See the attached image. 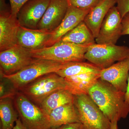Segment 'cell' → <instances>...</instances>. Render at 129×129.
<instances>
[{
    "mask_svg": "<svg viewBox=\"0 0 129 129\" xmlns=\"http://www.w3.org/2000/svg\"><path fill=\"white\" fill-rule=\"evenodd\" d=\"M88 95L111 122L127 117L129 104L125 92L119 91L101 79L90 89Z\"/></svg>",
    "mask_w": 129,
    "mask_h": 129,
    "instance_id": "obj_1",
    "label": "cell"
},
{
    "mask_svg": "<svg viewBox=\"0 0 129 129\" xmlns=\"http://www.w3.org/2000/svg\"><path fill=\"white\" fill-rule=\"evenodd\" d=\"M89 47L60 41L50 46L31 50V53L36 59L52 60L62 63L84 62Z\"/></svg>",
    "mask_w": 129,
    "mask_h": 129,
    "instance_id": "obj_2",
    "label": "cell"
},
{
    "mask_svg": "<svg viewBox=\"0 0 129 129\" xmlns=\"http://www.w3.org/2000/svg\"><path fill=\"white\" fill-rule=\"evenodd\" d=\"M64 63L52 60L37 59L32 64L15 73L9 75L1 74L14 88L22 89L42 76L56 73L61 68Z\"/></svg>",
    "mask_w": 129,
    "mask_h": 129,
    "instance_id": "obj_3",
    "label": "cell"
},
{
    "mask_svg": "<svg viewBox=\"0 0 129 129\" xmlns=\"http://www.w3.org/2000/svg\"><path fill=\"white\" fill-rule=\"evenodd\" d=\"M74 97V104L85 129H111V121L89 95H76Z\"/></svg>",
    "mask_w": 129,
    "mask_h": 129,
    "instance_id": "obj_4",
    "label": "cell"
},
{
    "mask_svg": "<svg viewBox=\"0 0 129 129\" xmlns=\"http://www.w3.org/2000/svg\"><path fill=\"white\" fill-rule=\"evenodd\" d=\"M85 60L101 69L129 58V47L115 44H98L90 46L85 55Z\"/></svg>",
    "mask_w": 129,
    "mask_h": 129,
    "instance_id": "obj_5",
    "label": "cell"
},
{
    "mask_svg": "<svg viewBox=\"0 0 129 129\" xmlns=\"http://www.w3.org/2000/svg\"><path fill=\"white\" fill-rule=\"evenodd\" d=\"M14 101L19 118L27 129H51L48 115L25 95L17 93Z\"/></svg>",
    "mask_w": 129,
    "mask_h": 129,
    "instance_id": "obj_6",
    "label": "cell"
},
{
    "mask_svg": "<svg viewBox=\"0 0 129 129\" xmlns=\"http://www.w3.org/2000/svg\"><path fill=\"white\" fill-rule=\"evenodd\" d=\"M26 86L23 88L25 95L39 104L52 93L67 88L64 78L56 73L45 75Z\"/></svg>",
    "mask_w": 129,
    "mask_h": 129,
    "instance_id": "obj_7",
    "label": "cell"
},
{
    "mask_svg": "<svg viewBox=\"0 0 129 129\" xmlns=\"http://www.w3.org/2000/svg\"><path fill=\"white\" fill-rule=\"evenodd\" d=\"M37 59L32 57L31 50L16 45L0 52L1 74L9 75L15 73Z\"/></svg>",
    "mask_w": 129,
    "mask_h": 129,
    "instance_id": "obj_8",
    "label": "cell"
},
{
    "mask_svg": "<svg viewBox=\"0 0 129 129\" xmlns=\"http://www.w3.org/2000/svg\"><path fill=\"white\" fill-rule=\"evenodd\" d=\"M6 8L5 0H1L0 51L17 45L18 35L21 25Z\"/></svg>",
    "mask_w": 129,
    "mask_h": 129,
    "instance_id": "obj_9",
    "label": "cell"
},
{
    "mask_svg": "<svg viewBox=\"0 0 129 129\" xmlns=\"http://www.w3.org/2000/svg\"><path fill=\"white\" fill-rule=\"evenodd\" d=\"M122 19L117 7H113L105 17L95 42L98 44H115L122 35Z\"/></svg>",
    "mask_w": 129,
    "mask_h": 129,
    "instance_id": "obj_10",
    "label": "cell"
},
{
    "mask_svg": "<svg viewBox=\"0 0 129 129\" xmlns=\"http://www.w3.org/2000/svg\"><path fill=\"white\" fill-rule=\"evenodd\" d=\"M50 0H29L22 7L17 15L21 26L36 29L46 11Z\"/></svg>",
    "mask_w": 129,
    "mask_h": 129,
    "instance_id": "obj_11",
    "label": "cell"
},
{
    "mask_svg": "<svg viewBox=\"0 0 129 129\" xmlns=\"http://www.w3.org/2000/svg\"><path fill=\"white\" fill-rule=\"evenodd\" d=\"M90 10L79 9L69 6L62 22L57 28L51 32L50 39L47 44L46 47L53 45L60 41L66 34L84 21L85 16Z\"/></svg>",
    "mask_w": 129,
    "mask_h": 129,
    "instance_id": "obj_12",
    "label": "cell"
},
{
    "mask_svg": "<svg viewBox=\"0 0 129 129\" xmlns=\"http://www.w3.org/2000/svg\"><path fill=\"white\" fill-rule=\"evenodd\" d=\"M129 74V58L102 69L100 79L111 84L118 90L125 92Z\"/></svg>",
    "mask_w": 129,
    "mask_h": 129,
    "instance_id": "obj_13",
    "label": "cell"
},
{
    "mask_svg": "<svg viewBox=\"0 0 129 129\" xmlns=\"http://www.w3.org/2000/svg\"><path fill=\"white\" fill-rule=\"evenodd\" d=\"M69 7L67 0H50L37 29L52 32L62 22Z\"/></svg>",
    "mask_w": 129,
    "mask_h": 129,
    "instance_id": "obj_14",
    "label": "cell"
},
{
    "mask_svg": "<svg viewBox=\"0 0 129 129\" xmlns=\"http://www.w3.org/2000/svg\"><path fill=\"white\" fill-rule=\"evenodd\" d=\"M51 32L44 29H33L20 26L18 35L17 45L31 50L46 47Z\"/></svg>",
    "mask_w": 129,
    "mask_h": 129,
    "instance_id": "obj_15",
    "label": "cell"
},
{
    "mask_svg": "<svg viewBox=\"0 0 129 129\" xmlns=\"http://www.w3.org/2000/svg\"><path fill=\"white\" fill-rule=\"evenodd\" d=\"M116 4L115 0H103L92 8L84 19V22L92 32L95 39L109 10Z\"/></svg>",
    "mask_w": 129,
    "mask_h": 129,
    "instance_id": "obj_16",
    "label": "cell"
},
{
    "mask_svg": "<svg viewBox=\"0 0 129 129\" xmlns=\"http://www.w3.org/2000/svg\"><path fill=\"white\" fill-rule=\"evenodd\" d=\"M48 116L51 129L56 128L67 124L80 123L78 112L74 102L53 109Z\"/></svg>",
    "mask_w": 129,
    "mask_h": 129,
    "instance_id": "obj_17",
    "label": "cell"
},
{
    "mask_svg": "<svg viewBox=\"0 0 129 129\" xmlns=\"http://www.w3.org/2000/svg\"><path fill=\"white\" fill-rule=\"evenodd\" d=\"M66 89L74 95L88 94L90 89L100 79V73H87L64 78Z\"/></svg>",
    "mask_w": 129,
    "mask_h": 129,
    "instance_id": "obj_18",
    "label": "cell"
},
{
    "mask_svg": "<svg viewBox=\"0 0 129 129\" xmlns=\"http://www.w3.org/2000/svg\"><path fill=\"white\" fill-rule=\"evenodd\" d=\"M95 39L92 32L83 21L66 34L60 41L90 46L95 43Z\"/></svg>",
    "mask_w": 129,
    "mask_h": 129,
    "instance_id": "obj_19",
    "label": "cell"
},
{
    "mask_svg": "<svg viewBox=\"0 0 129 129\" xmlns=\"http://www.w3.org/2000/svg\"><path fill=\"white\" fill-rule=\"evenodd\" d=\"M74 95L66 89L58 90L49 95L40 104V108L48 115L53 109L74 102Z\"/></svg>",
    "mask_w": 129,
    "mask_h": 129,
    "instance_id": "obj_20",
    "label": "cell"
},
{
    "mask_svg": "<svg viewBox=\"0 0 129 129\" xmlns=\"http://www.w3.org/2000/svg\"><path fill=\"white\" fill-rule=\"evenodd\" d=\"M101 70L90 62H72L64 63L61 68L55 73L65 78L87 73H100Z\"/></svg>",
    "mask_w": 129,
    "mask_h": 129,
    "instance_id": "obj_21",
    "label": "cell"
},
{
    "mask_svg": "<svg viewBox=\"0 0 129 129\" xmlns=\"http://www.w3.org/2000/svg\"><path fill=\"white\" fill-rule=\"evenodd\" d=\"M1 129H13L18 115L14 110L11 98L1 99Z\"/></svg>",
    "mask_w": 129,
    "mask_h": 129,
    "instance_id": "obj_22",
    "label": "cell"
},
{
    "mask_svg": "<svg viewBox=\"0 0 129 129\" xmlns=\"http://www.w3.org/2000/svg\"><path fill=\"white\" fill-rule=\"evenodd\" d=\"M69 6L81 9H91L103 0H67Z\"/></svg>",
    "mask_w": 129,
    "mask_h": 129,
    "instance_id": "obj_23",
    "label": "cell"
},
{
    "mask_svg": "<svg viewBox=\"0 0 129 129\" xmlns=\"http://www.w3.org/2000/svg\"><path fill=\"white\" fill-rule=\"evenodd\" d=\"M29 0H9L10 9L12 16L17 17L19 10L25 3Z\"/></svg>",
    "mask_w": 129,
    "mask_h": 129,
    "instance_id": "obj_24",
    "label": "cell"
},
{
    "mask_svg": "<svg viewBox=\"0 0 129 129\" xmlns=\"http://www.w3.org/2000/svg\"><path fill=\"white\" fill-rule=\"evenodd\" d=\"M117 7L122 18L129 12V0H115Z\"/></svg>",
    "mask_w": 129,
    "mask_h": 129,
    "instance_id": "obj_25",
    "label": "cell"
},
{
    "mask_svg": "<svg viewBox=\"0 0 129 129\" xmlns=\"http://www.w3.org/2000/svg\"><path fill=\"white\" fill-rule=\"evenodd\" d=\"M122 35H129V12L122 18Z\"/></svg>",
    "mask_w": 129,
    "mask_h": 129,
    "instance_id": "obj_26",
    "label": "cell"
},
{
    "mask_svg": "<svg viewBox=\"0 0 129 129\" xmlns=\"http://www.w3.org/2000/svg\"><path fill=\"white\" fill-rule=\"evenodd\" d=\"M54 129H85L81 123H74L63 125Z\"/></svg>",
    "mask_w": 129,
    "mask_h": 129,
    "instance_id": "obj_27",
    "label": "cell"
},
{
    "mask_svg": "<svg viewBox=\"0 0 129 129\" xmlns=\"http://www.w3.org/2000/svg\"><path fill=\"white\" fill-rule=\"evenodd\" d=\"M13 129H27L23 124L20 118H18L16 121L15 125Z\"/></svg>",
    "mask_w": 129,
    "mask_h": 129,
    "instance_id": "obj_28",
    "label": "cell"
},
{
    "mask_svg": "<svg viewBox=\"0 0 129 129\" xmlns=\"http://www.w3.org/2000/svg\"><path fill=\"white\" fill-rule=\"evenodd\" d=\"M125 100L127 103L129 104V74L128 80L127 90L125 92Z\"/></svg>",
    "mask_w": 129,
    "mask_h": 129,
    "instance_id": "obj_29",
    "label": "cell"
},
{
    "mask_svg": "<svg viewBox=\"0 0 129 129\" xmlns=\"http://www.w3.org/2000/svg\"><path fill=\"white\" fill-rule=\"evenodd\" d=\"M118 122L117 120H114L111 122V129H118Z\"/></svg>",
    "mask_w": 129,
    "mask_h": 129,
    "instance_id": "obj_30",
    "label": "cell"
}]
</instances>
